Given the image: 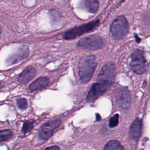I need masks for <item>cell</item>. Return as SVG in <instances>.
<instances>
[{
	"label": "cell",
	"mask_w": 150,
	"mask_h": 150,
	"mask_svg": "<svg viewBox=\"0 0 150 150\" xmlns=\"http://www.w3.org/2000/svg\"><path fill=\"white\" fill-rule=\"evenodd\" d=\"M115 72V67L112 63H108L102 67L97 78V82L93 84L88 93V102L94 101L107 91L114 82Z\"/></svg>",
	"instance_id": "obj_1"
},
{
	"label": "cell",
	"mask_w": 150,
	"mask_h": 150,
	"mask_svg": "<svg viewBox=\"0 0 150 150\" xmlns=\"http://www.w3.org/2000/svg\"><path fill=\"white\" fill-rule=\"evenodd\" d=\"M97 65V60L94 56L83 57L79 63V75L83 83L88 82L92 77Z\"/></svg>",
	"instance_id": "obj_2"
},
{
	"label": "cell",
	"mask_w": 150,
	"mask_h": 150,
	"mask_svg": "<svg viewBox=\"0 0 150 150\" xmlns=\"http://www.w3.org/2000/svg\"><path fill=\"white\" fill-rule=\"evenodd\" d=\"M128 32V23L127 19L122 15L118 16L112 23L110 32L112 38L120 40L125 36Z\"/></svg>",
	"instance_id": "obj_3"
},
{
	"label": "cell",
	"mask_w": 150,
	"mask_h": 150,
	"mask_svg": "<svg viewBox=\"0 0 150 150\" xmlns=\"http://www.w3.org/2000/svg\"><path fill=\"white\" fill-rule=\"evenodd\" d=\"M146 60L143 51L136 50L131 55L130 67L131 70L137 74H142L145 71Z\"/></svg>",
	"instance_id": "obj_4"
},
{
	"label": "cell",
	"mask_w": 150,
	"mask_h": 150,
	"mask_svg": "<svg viewBox=\"0 0 150 150\" xmlns=\"http://www.w3.org/2000/svg\"><path fill=\"white\" fill-rule=\"evenodd\" d=\"M98 24L99 20H97L84 24L80 26L72 28L64 33L63 35V38L66 39H74L77 36H79L83 33L93 30L98 25Z\"/></svg>",
	"instance_id": "obj_5"
},
{
	"label": "cell",
	"mask_w": 150,
	"mask_h": 150,
	"mask_svg": "<svg viewBox=\"0 0 150 150\" xmlns=\"http://www.w3.org/2000/svg\"><path fill=\"white\" fill-rule=\"evenodd\" d=\"M104 45L103 39L97 35H90L81 39L77 46L81 48L88 50H97L101 48Z\"/></svg>",
	"instance_id": "obj_6"
},
{
	"label": "cell",
	"mask_w": 150,
	"mask_h": 150,
	"mask_svg": "<svg viewBox=\"0 0 150 150\" xmlns=\"http://www.w3.org/2000/svg\"><path fill=\"white\" fill-rule=\"evenodd\" d=\"M115 97L119 106L122 109H128L131 104L129 91L125 87H119L115 93Z\"/></svg>",
	"instance_id": "obj_7"
},
{
	"label": "cell",
	"mask_w": 150,
	"mask_h": 150,
	"mask_svg": "<svg viewBox=\"0 0 150 150\" xmlns=\"http://www.w3.org/2000/svg\"><path fill=\"white\" fill-rule=\"evenodd\" d=\"M60 124L59 120H55L44 124L39 132V137L42 140H46L52 135L54 130Z\"/></svg>",
	"instance_id": "obj_8"
},
{
	"label": "cell",
	"mask_w": 150,
	"mask_h": 150,
	"mask_svg": "<svg viewBox=\"0 0 150 150\" xmlns=\"http://www.w3.org/2000/svg\"><path fill=\"white\" fill-rule=\"evenodd\" d=\"M28 54L29 49L26 46H23L19 48L16 53L10 56L6 60V63L9 65L15 64L26 58Z\"/></svg>",
	"instance_id": "obj_9"
},
{
	"label": "cell",
	"mask_w": 150,
	"mask_h": 150,
	"mask_svg": "<svg viewBox=\"0 0 150 150\" xmlns=\"http://www.w3.org/2000/svg\"><path fill=\"white\" fill-rule=\"evenodd\" d=\"M142 121L141 119L137 118L132 122L129 129V137L130 138L135 141L138 140L141 134Z\"/></svg>",
	"instance_id": "obj_10"
},
{
	"label": "cell",
	"mask_w": 150,
	"mask_h": 150,
	"mask_svg": "<svg viewBox=\"0 0 150 150\" xmlns=\"http://www.w3.org/2000/svg\"><path fill=\"white\" fill-rule=\"evenodd\" d=\"M35 74L36 69L34 67H27L19 75L18 80L22 84H26L34 77Z\"/></svg>",
	"instance_id": "obj_11"
},
{
	"label": "cell",
	"mask_w": 150,
	"mask_h": 150,
	"mask_svg": "<svg viewBox=\"0 0 150 150\" xmlns=\"http://www.w3.org/2000/svg\"><path fill=\"white\" fill-rule=\"evenodd\" d=\"M49 79L46 77H42L35 81H34L29 86V89L30 91H33L37 90H40L41 88H43L47 86L49 84Z\"/></svg>",
	"instance_id": "obj_12"
},
{
	"label": "cell",
	"mask_w": 150,
	"mask_h": 150,
	"mask_svg": "<svg viewBox=\"0 0 150 150\" xmlns=\"http://www.w3.org/2000/svg\"><path fill=\"white\" fill-rule=\"evenodd\" d=\"M83 5L84 8L91 13H96L99 6V4L97 1L95 0H87L83 1Z\"/></svg>",
	"instance_id": "obj_13"
},
{
	"label": "cell",
	"mask_w": 150,
	"mask_h": 150,
	"mask_svg": "<svg viewBox=\"0 0 150 150\" xmlns=\"http://www.w3.org/2000/svg\"><path fill=\"white\" fill-rule=\"evenodd\" d=\"M103 150H124V149L120 142L117 140H111L105 145Z\"/></svg>",
	"instance_id": "obj_14"
},
{
	"label": "cell",
	"mask_w": 150,
	"mask_h": 150,
	"mask_svg": "<svg viewBox=\"0 0 150 150\" xmlns=\"http://www.w3.org/2000/svg\"><path fill=\"white\" fill-rule=\"evenodd\" d=\"M13 135V132L11 130L5 129L0 131V142L6 141L11 138Z\"/></svg>",
	"instance_id": "obj_15"
},
{
	"label": "cell",
	"mask_w": 150,
	"mask_h": 150,
	"mask_svg": "<svg viewBox=\"0 0 150 150\" xmlns=\"http://www.w3.org/2000/svg\"><path fill=\"white\" fill-rule=\"evenodd\" d=\"M16 104L21 110H25L28 107V101L26 99L24 98H18L16 100Z\"/></svg>",
	"instance_id": "obj_16"
},
{
	"label": "cell",
	"mask_w": 150,
	"mask_h": 150,
	"mask_svg": "<svg viewBox=\"0 0 150 150\" xmlns=\"http://www.w3.org/2000/svg\"><path fill=\"white\" fill-rule=\"evenodd\" d=\"M33 127V121H26L25 122L22 127V131L23 133L29 132Z\"/></svg>",
	"instance_id": "obj_17"
},
{
	"label": "cell",
	"mask_w": 150,
	"mask_h": 150,
	"mask_svg": "<svg viewBox=\"0 0 150 150\" xmlns=\"http://www.w3.org/2000/svg\"><path fill=\"white\" fill-rule=\"evenodd\" d=\"M118 120H119V115L118 114H116L113 115L110 119L109 121V126L111 128H113L116 127L118 124Z\"/></svg>",
	"instance_id": "obj_18"
},
{
	"label": "cell",
	"mask_w": 150,
	"mask_h": 150,
	"mask_svg": "<svg viewBox=\"0 0 150 150\" xmlns=\"http://www.w3.org/2000/svg\"><path fill=\"white\" fill-rule=\"evenodd\" d=\"M44 150H59V148L57 146H52L47 147Z\"/></svg>",
	"instance_id": "obj_19"
},
{
	"label": "cell",
	"mask_w": 150,
	"mask_h": 150,
	"mask_svg": "<svg viewBox=\"0 0 150 150\" xmlns=\"http://www.w3.org/2000/svg\"><path fill=\"white\" fill-rule=\"evenodd\" d=\"M3 87H4V86H3V85L0 83V89H1V88H2Z\"/></svg>",
	"instance_id": "obj_20"
},
{
	"label": "cell",
	"mask_w": 150,
	"mask_h": 150,
	"mask_svg": "<svg viewBox=\"0 0 150 150\" xmlns=\"http://www.w3.org/2000/svg\"><path fill=\"white\" fill-rule=\"evenodd\" d=\"M0 33H1V29H0Z\"/></svg>",
	"instance_id": "obj_21"
}]
</instances>
